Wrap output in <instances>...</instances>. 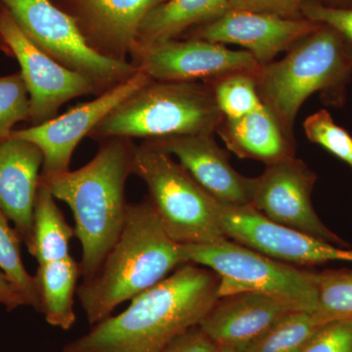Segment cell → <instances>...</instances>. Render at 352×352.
Segmentation results:
<instances>
[{
  "mask_svg": "<svg viewBox=\"0 0 352 352\" xmlns=\"http://www.w3.org/2000/svg\"><path fill=\"white\" fill-rule=\"evenodd\" d=\"M219 298L214 271L187 263L126 310L95 324L62 352H163L178 336L199 326Z\"/></svg>",
  "mask_w": 352,
  "mask_h": 352,
  "instance_id": "1",
  "label": "cell"
},
{
  "mask_svg": "<svg viewBox=\"0 0 352 352\" xmlns=\"http://www.w3.org/2000/svg\"><path fill=\"white\" fill-rule=\"evenodd\" d=\"M184 263L182 245L166 232L149 199L129 204L119 238L98 272L76 289L88 323L107 318Z\"/></svg>",
  "mask_w": 352,
  "mask_h": 352,
  "instance_id": "2",
  "label": "cell"
},
{
  "mask_svg": "<svg viewBox=\"0 0 352 352\" xmlns=\"http://www.w3.org/2000/svg\"><path fill=\"white\" fill-rule=\"evenodd\" d=\"M135 144L131 139L103 141L94 159L78 170L41 177L53 196L73 212L75 236L82 245L83 281L98 272L119 238L129 204L127 178L133 175Z\"/></svg>",
  "mask_w": 352,
  "mask_h": 352,
  "instance_id": "3",
  "label": "cell"
},
{
  "mask_svg": "<svg viewBox=\"0 0 352 352\" xmlns=\"http://www.w3.org/2000/svg\"><path fill=\"white\" fill-rule=\"evenodd\" d=\"M351 75L339 34L322 25L292 46L283 59L261 66L256 90L264 107L296 142L294 126L303 103L320 94L327 105L342 106Z\"/></svg>",
  "mask_w": 352,
  "mask_h": 352,
  "instance_id": "4",
  "label": "cell"
},
{
  "mask_svg": "<svg viewBox=\"0 0 352 352\" xmlns=\"http://www.w3.org/2000/svg\"><path fill=\"white\" fill-rule=\"evenodd\" d=\"M222 119L207 83L151 80L108 113L88 138L103 142L214 135Z\"/></svg>",
  "mask_w": 352,
  "mask_h": 352,
  "instance_id": "5",
  "label": "cell"
},
{
  "mask_svg": "<svg viewBox=\"0 0 352 352\" xmlns=\"http://www.w3.org/2000/svg\"><path fill=\"white\" fill-rule=\"evenodd\" d=\"M133 175L145 183L148 199L176 243L206 245L228 239L220 224L219 201L170 154L148 141L136 145Z\"/></svg>",
  "mask_w": 352,
  "mask_h": 352,
  "instance_id": "6",
  "label": "cell"
},
{
  "mask_svg": "<svg viewBox=\"0 0 352 352\" xmlns=\"http://www.w3.org/2000/svg\"><path fill=\"white\" fill-rule=\"evenodd\" d=\"M182 250L186 263L217 273L219 298L256 293L286 303L294 310L316 311V273L298 270L230 239L184 245Z\"/></svg>",
  "mask_w": 352,
  "mask_h": 352,
  "instance_id": "7",
  "label": "cell"
},
{
  "mask_svg": "<svg viewBox=\"0 0 352 352\" xmlns=\"http://www.w3.org/2000/svg\"><path fill=\"white\" fill-rule=\"evenodd\" d=\"M20 29L45 54L96 85L99 95L131 78V62L108 59L88 45L76 21L51 0H0Z\"/></svg>",
  "mask_w": 352,
  "mask_h": 352,
  "instance_id": "8",
  "label": "cell"
},
{
  "mask_svg": "<svg viewBox=\"0 0 352 352\" xmlns=\"http://www.w3.org/2000/svg\"><path fill=\"white\" fill-rule=\"evenodd\" d=\"M0 50L20 65V73L29 91V122L32 126L56 117L59 109L72 99L99 95L91 80L57 63L32 43L1 3Z\"/></svg>",
  "mask_w": 352,
  "mask_h": 352,
  "instance_id": "9",
  "label": "cell"
},
{
  "mask_svg": "<svg viewBox=\"0 0 352 352\" xmlns=\"http://www.w3.org/2000/svg\"><path fill=\"white\" fill-rule=\"evenodd\" d=\"M129 57L134 68L157 82L208 83L237 72L258 73L261 69L248 51L197 38L138 41Z\"/></svg>",
  "mask_w": 352,
  "mask_h": 352,
  "instance_id": "10",
  "label": "cell"
},
{
  "mask_svg": "<svg viewBox=\"0 0 352 352\" xmlns=\"http://www.w3.org/2000/svg\"><path fill=\"white\" fill-rule=\"evenodd\" d=\"M317 176L296 157L266 166L251 178V206L271 221L339 247H349L328 228L312 206Z\"/></svg>",
  "mask_w": 352,
  "mask_h": 352,
  "instance_id": "11",
  "label": "cell"
},
{
  "mask_svg": "<svg viewBox=\"0 0 352 352\" xmlns=\"http://www.w3.org/2000/svg\"><path fill=\"white\" fill-rule=\"evenodd\" d=\"M151 80L138 71L126 82L98 95L94 100L69 109L60 117L43 124L14 131L11 136L34 143L43 152L41 178L47 179L61 175L69 170L72 157L80 141L88 138L113 109Z\"/></svg>",
  "mask_w": 352,
  "mask_h": 352,
  "instance_id": "12",
  "label": "cell"
},
{
  "mask_svg": "<svg viewBox=\"0 0 352 352\" xmlns=\"http://www.w3.org/2000/svg\"><path fill=\"white\" fill-rule=\"evenodd\" d=\"M219 221L228 239L285 263H352V251L271 221L251 205L223 207Z\"/></svg>",
  "mask_w": 352,
  "mask_h": 352,
  "instance_id": "13",
  "label": "cell"
},
{
  "mask_svg": "<svg viewBox=\"0 0 352 352\" xmlns=\"http://www.w3.org/2000/svg\"><path fill=\"white\" fill-rule=\"evenodd\" d=\"M321 25L303 17L294 19L272 14L228 10L217 19L191 29L188 38L239 45L263 66Z\"/></svg>",
  "mask_w": 352,
  "mask_h": 352,
  "instance_id": "14",
  "label": "cell"
},
{
  "mask_svg": "<svg viewBox=\"0 0 352 352\" xmlns=\"http://www.w3.org/2000/svg\"><path fill=\"white\" fill-rule=\"evenodd\" d=\"M88 45L101 56L129 62L146 15L159 0H65Z\"/></svg>",
  "mask_w": 352,
  "mask_h": 352,
  "instance_id": "15",
  "label": "cell"
},
{
  "mask_svg": "<svg viewBox=\"0 0 352 352\" xmlns=\"http://www.w3.org/2000/svg\"><path fill=\"white\" fill-rule=\"evenodd\" d=\"M145 141L177 157L219 205H251V178L233 168L229 155L217 145L214 135L173 136Z\"/></svg>",
  "mask_w": 352,
  "mask_h": 352,
  "instance_id": "16",
  "label": "cell"
},
{
  "mask_svg": "<svg viewBox=\"0 0 352 352\" xmlns=\"http://www.w3.org/2000/svg\"><path fill=\"white\" fill-rule=\"evenodd\" d=\"M286 303L256 293L221 296L199 327L219 347L245 352L285 314Z\"/></svg>",
  "mask_w": 352,
  "mask_h": 352,
  "instance_id": "17",
  "label": "cell"
},
{
  "mask_svg": "<svg viewBox=\"0 0 352 352\" xmlns=\"http://www.w3.org/2000/svg\"><path fill=\"white\" fill-rule=\"evenodd\" d=\"M43 164V152L34 143L12 136L0 143V208L27 247Z\"/></svg>",
  "mask_w": 352,
  "mask_h": 352,
  "instance_id": "18",
  "label": "cell"
},
{
  "mask_svg": "<svg viewBox=\"0 0 352 352\" xmlns=\"http://www.w3.org/2000/svg\"><path fill=\"white\" fill-rule=\"evenodd\" d=\"M215 132L227 149L240 159L254 160L270 166L296 157L295 141L287 138L264 105L242 117H223Z\"/></svg>",
  "mask_w": 352,
  "mask_h": 352,
  "instance_id": "19",
  "label": "cell"
},
{
  "mask_svg": "<svg viewBox=\"0 0 352 352\" xmlns=\"http://www.w3.org/2000/svg\"><path fill=\"white\" fill-rule=\"evenodd\" d=\"M80 264L73 256L38 264L34 282L39 302V314L53 327L68 331L76 323L74 309Z\"/></svg>",
  "mask_w": 352,
  "mask_h": 352,
  "instance_id": "20",
  "label": "cell"
},
{
  "mask_svg": "<svg viewBox=\"0 0 352 352\" xmlns=\"http://www.w3.org/2000/svg\"><path fill=\"white\" fill-rule=\"evenodd\" d=\"M228 10V0H166L146 15L139 28L138 41L159 43L176 39Z\"/></svg>",
  "mask_w": 352,
  "mask_h": 352,
  "instance_id": "21",
  "label": "cell"
},
{
  "mask_svg": "<svg viewBox=\"0 0 352 352\" xmlns=\"http://www.w3.org/2000/svg\"><path fill=\"white\" fill-rule=\"evenodd\" d=\"M73 236L75 229L67 222L50 186L41 180L34 201L32 241L27 247L30 254L38 264L68 258Z\"/></svg>",
  "mask_w": 352,
  "mask_h": 352,
  "instance_id": "22",
  "label": "cell"
},
{
  "mask_svg": "<svg viewBox=\"0 0 352 352\" xmlns=\"http://www.w3.org/2000/svg\"><path fill=\"white\" fill-rule=\"evenodd\" d=\"M326 324L312 312L292 310L254 340L245 352H302Z\"/></svg>",
  "mask_w": 352,
  "mask_h": 352,
  "instance_id": "23",
  "label": "cell"
},
{
  "mask_svg": "<svg viewBox=\"0 0 352 352\" xmlns=\"http://www.w3.org/2000/svg\"><path fill=\"white\" fill-rule=\"evenodd\" d=\"M258 73L237 72L207 83L223 117L239 118L263 107L256 90Z\"/></svg>",
  "mask_w": 352,
  "mask_h": 352,
  "instance_id": "24",
  "label": "cell"
},
{
  "mask_svg": "<svg viewBox=\"0 0 352 352\" xmlns=\"http://www.w3.org/2000/svg\"><path fill=\"white\" fill-rule=\"evenodd\" d=\"M21 241L19 234L10 226V220L0 208V270L24 298L25 305L38 311L36 282L23 263Z\"/></svg>",
  "mask_w": 352,
  "mask_h": 352,
  "instance_id": "25",
  "label": "cell"
},
{
  "mask_svg": "<svg viewBox=\"0 0 352 352\" xmlns=\"http://www.w3.org/2000/svg\"><path fill=\"white\" fill-rule=\"evenodd\" d=\"M315 314L326 322L352 319V270L316 273Z\"/></svg>",
  "mask_w": 352,
  "mask_h": 352,
  "instance_id": "26",
  "label": "cell"
},
{
  "mask_svg": "<svg viewBox=\"0 0 352 352\" xmlns=\"http://www.w3.org/2000/svg\"><path fill=\"white\" fill-rule=\"evenodd\" d=\"M302 126L310 142L322 146L352 168L351 135L333 122L327 110L312 113L303 122Z\"/></svg>",
  "mask_w": 352,
  "mask_h": 352,
  "instance_id": "27",
  "label": "cell"
},
{
  "mask_svg": "<svg viewBox=\"0 0 352 352\" xmlns=\"http://www.w3.org/2000/svg\"><path fill=\"white\" fill-rule=\"evenodd\" d=\"M29 118L30 95L20 72L0 76V143L11 138L16 124Z\"/></svg>",
  "mask_w": 352,
  "mask_h": 352,
  "instance_id": "28",
  "label": "cell"
},
{
  "mask_svg": "<svg viewBox=\"0 0 352 352\" xmlns=\"http://www.w3.org/2000/svg\"><path fill=\"white\" fill-rule=\"evenodd\" d=\"M303 18L327 25L339 34L347 59L352 65V8L327 6L311 1L302 8Z\"/></svg>",
  "mask_w": 352,
  "mask_h": 352,
  "instance_id": "29",
  "label": "cell"
},
{
  "mask_svg": "<svg viewBox=\"0 0 352 352\" xmlns=\"http://www.w3.org/2000/svg\"><path fill=\"white\" fill-rule=\"evenodd\" d=\"M302 352H352V319L326 324Z\"/></svg>",
  "mask_w": 352,
  "mask_h": 352,
  "instance_id": "30",
  "label": "cell"
},
{
  "mask_svg": "<svg viewBox=\"0 0 352 352\" xmlns=\"http://www.w3.org/2000/svg\"><path fill=\"white\" fill-rule=\"evenodd\" d=\"M314 0H228L229 10L272 14L285 18H302V8Z\"/></svg>",
  "mask_w": 352,
  "mask_h": 352,
  "instance_id": "31",
  "label": "cell"
},
{
  "mask_svg": "<svg viewBox=\"0 0 352 352\" xmlns=\"http://www.w3.org/2000/svg\"><path fill=\"white\" fill-rule=\"evenodd\" d=\"M217 349V344L195 326L178 336L163 352H214Z\"/></svg>",
  "mask_w": 352,
  "mask_h": 352,
  "instance_id": "32",
  "label": "cell"
},
{
  "mask_svg": "<svg viewBox=\"0 0 352 352\" xmlns=\"http://www.w3.org/2000/svg\"><path fill=\"white\" fill-rule=\"evenodd\" d=\"M0 305L6 307L9 311L27 305L24 298L18 293L17 289L11 284L8 278L1 270H0Z\"/></svg>",
  "mask_w": 352,
  "mask_h": 352,
  "instance_id": "33",
  "label": "cell"
},
{
  "mask_svg": "<svg viewBox=\"0 0 352 352\" xmlns=\"http://www.w3.org/2000/svg\"><path fill=\"white\" fill-rule=\"evenodd\" d=\"M214 352H241V351H236V349H229V347L217 346V349Z\"/></svg>",
  "mask_w": 352,
  "mask_h": 352,
  "instance_id": "34",
  "label": "cell"
},
{
  "mask_svg": "<svg viewBox=\"0 0 352 352\" xmlns=\"http://www.w3.org/2000/svg\"><path fill=\"white\" fill-rule=\"evenodd\" d=\"M340 1L346 2V3L352 4V0H340Z\"/></svg>",
  "mask_w": 352,
  "mask_h": 352,
  "instance_id": "35",
  "label": "cell"
},
{
  "mask_svg": "<svg viewBox=\"0 0 352 352\" xmlns=\"http://www.w3.org/2000/svg\"><path fill=\"white\" fill-rule=\"evenodd\" d=\"M164 1H166V0H159V4L163 3Z\"/></svg>",
  "mask_w": 352,
  "mask_h": 352,
  "instance_id": "36",
  "label": "cell"
}]
</instances>
